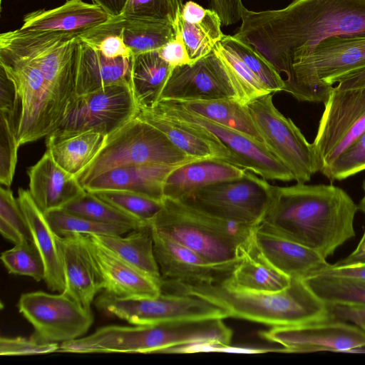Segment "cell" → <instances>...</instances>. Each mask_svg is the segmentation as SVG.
Instances as JSON below:
<instances>
[{
    "label": "cell",
    "instance_id": "obj_2",
    "mask_svg": "<svg viewBox=\"0 0 365 365\" xmlns=\"http://www.w3.org/2000/svg\"><path fill=\"white\" fill-rule=\"evenodd\" d=\"M358 205L331 184L273 186L261 227L306 246L324 258L355 236Z\"/></svg>",
    "mask_w": 365,
    "mask_h": 365
},
{
    "label": "cell",
    "instance_id": "obj_36",
    "mask_svg": "<svg viewBox=\"0 0 365 365\" xmlns=\"http://www.w3.org/2000/svg\"><path fill=\"white\" fill-rule=\"evenodd\" d=\"M304 281L329 307L365 309V279L319 273Z\"/></svg>",
    "mask_w": 365,
    "mask_h": 365
},
{
    "label": "cell",
    "instance_id": "obj_52",
    "mask_svg": "<svg viewBox=\"0 0 365 365\" xmlns=\"http://www.w3.org/2000/svg\"><path fill=\"white\" fill-rule=\"evenodd\" d=\"M334 86L337 90L365 88V68L349 73L336 78Z\"/></svg>",
    "mask_w": 365,
    "mask_h": 365
},
{
    "label": "cell",
    "instance_id": "obj_34",
    "mask_svg": "<svg viewBox=\"0 0 365 365\" xmlns=\"http://www.w3.org/2000/svg\"><path fill=\"white\" fill-rule=\"evenodd\" d=\"M123 38L133 56L155 51L176 36L175 26L168 22L113 17L106 22Z\"/></svg>",
    "mask_w": 365,
    "mask_h": 365
},
{
    "label": "cell",
    "instance_id": "obj_19",
    "mask_svg": "<svg viewBox=\"0 0 365 365\" xmlns=\"http://www.w3.org/2000/svg\"><path fill=\"white\" fill-rule=\"evenodd\" d=\"M253 242L254 250L262 259L291 279L304 280L330 265L316 251L259 225L255 227Z\"/></svg>",
    "mask_w": 365,
    "mask_h": 365
},
{
    "label": "cell",
    "instance_id": "obj_17",
    "mask_svg": "<svg viewBox=\"0 0 365 365\" xmlns=\"http://www.w3.org/2000/svg\"><path fill=\"white\" fill-rule=\"evenodd\" d=\"M262 338L282 346L279 352L331 351L365 352V331L336 318L298 325L273 327L259 332Z\"/></svg>",
    "mask_w": 365,
    "mask_h": 365
},
{
    "label": "cell",
    "instance_id": "obj_12",
    "mask_svg": "<svg viewBox=\"0 0 365 365\" xmlns=\"http://www.w3.org/2000/svg\"><path fill=\"white\" fill-rule=\"evenodd\" d=\"M150 108L207 133L229 150L235 158L238 167L259 175L267 180H294L290 170L263 143L233 128L192 113L173 101L160 100Z\"/></svg>",
    "mask_w": 365,
    "mask_h": 365
},
{
    "label": "cell",
    "instance_id": "obj_53",
    "mask_svg": "<svg viewBox=\"0 0 365 365\" xmlns=\"http://www.w3.org/2000/svg\"><path fill=\"white\" fill-rule=\"evenodd\" d=\"M128 0H92L93 4L101 7L111 17L121 16Z\"/></svg>",
    "mask_w": 365,
    "mask_h": 365
},
{
    "label": "cell",
    "instance_id": "obj_27",
    "mask_svg": "<svg viewBox=\"0 0 365 365\" xmlns=\"http://www.w3.org/2000/svg\"><path fill=\"white\" fill-rule=\"evenodd\" d=\"M175 26L185 46L190 64L211 53L225 35L218 14L192 1L183 4Z\"/></svg>",
    "mask_w": 365,
    "mask_h": 365
},
{
    "label": "cell",
    "instance_id": "obj_48",
    "mask_svg": "<svg viewBox=\"0 0 365 365\" xmlns=\"http://www.w3.org/2000/svg\"><path fill=\"white\" fill-rule=\"evenodd\" d=\"M207 1L210 9L215 11L220 16L222 26H230L240 21L246 9L242 0Z\"/></svg>",
    "mask_w": 365,
    "mask_h": 365
},
{
    "label": "cell",
    "instance_id": "obj_31",
    "mask_svg": "<svg viewBox=\"0 0 365 365\" xmlns=\"http://www.w3.org/2000/svg\"><path fill=\"white\" fill-rule=\"evenodd\" d=\"M107 137L92 130L63 137L48 135L46 150L61 168L77 177L96 158Z\"/></svg>",
    "mask_w": 365,
    "mask_h": 365
},
{
    "label": "cell",
    "instance_id": "obj_46",
    "mask_svg": "<svg viewBox=\"0 0 365 365\" xmlns=\"http://www.w3.org/2000/svg\"><path fill=\"white\" fill-rule=\"evenodd\" d=\"M0 222L13 229L24 241H32L29 227L18 199L14 197L9 187L3 186L0 190Z\"/></svg>",
    "mask_w": 365,
    "mask_h": 365
},
{
    "label": "cell",
    "instance_id": "obj_8",
    "mask_svg": "<svg viewBox=\"0 0 365 365\" xmlns=\"http://www.w3.org/2000/svg\"><path fill=\"white\" fill-rule=\"evenodd\" d=\"M195 160L178 148L161 130L136 115L108 135L103 147L76 177L84 187L115 168L140 164L181 165Z\"/></svg>",
    "mask_w": 365,
    "mask_h": 365
},
{
    "label": "cell",
    "instance_id": "obj_55",
    "mask_svg": "<svg viewBox=\"0 0 365 365\" xmlns=\"http://www.w3.org/2000/svg\"><path fill=\"white\" fill-rule=\"evenodd\" d=\"M362 189H363L364 195H363V197L361 199L359 203L357 205H358V209L365 214V180L363 181V183H362ZM361 238H365V230L363 233Z\"/></svg>",
    "mask_w": 365,
    "mask_h": 365
},
{
    "label": "cell",
    "instance_id": "obj_21",
    "mask_svg": "<svg viewBox=\"0 0 365 365\" xmlns=\"http://www.w3.org/2000/svg\"><path fill=\"white\" fill-rule=\"evenodd\" d=\"M86 245L101 274L103 290L119 298H153L162 292L160 284L133 267L91 236Z\"/></svg>",
    "mask_w": 365,
    "mask_h": 365
},
{
    "label": "cell",
    "instance_id": "obj_30",
    "mask_svg": "<svg viewBox=\"0 0 365 365\" xmlns=\"http://www.w3.org/2000/svg\"><path fill=\"white\" fill-rule=\"evenodd\" d=\"M95 241L142 273L161 284V274L155 259L150 223L130 230L125 236L90 235Z\"/></svg>",
    "mask_w": 365,
    "mask_h": 365
},
{
    "label": "cell",
    "instance_id": "obj_9",
    "mask_svg": "<svg viewBox=\"0 0 365 365\" xmlns=\"http://www.w3.org/2000/svg\"><path fill=\"white\" fill-rule=\"evenodd\" d=\"M272 93L250 101L247 107L267 149L290 170L297 182L306 183L320 171L319 159L313 143L274 106Z\"/></svg>",
    "mask_w": 365,
    "mask_h": 365
},
{
    "label": "cell",
    "instance_id": "obj_7",
    "mask_svg": "<svg viewBox=\"0 0 365 365\" xmlns=\"http://www.w3.org/2000/svg\"><path fill=\"white\" fill-rule=\"evenodd\" d=\"M364 68L365 36H332L292 66L284 91L300 101L324 103L336 78Z\"/></svg>",
    "mask_w": 365,
    "mask_h": 365
},
{
    "label": "cell",
    "instance_id": "obj_50",
    "mask_svg": "<svg viewBox=\"0 0 365 365\" xmlns=\"http://www.w3.org/2000/svg\"><path fill=\"white\" fill-rule=\"evenodd\" d=\"M329 307L334 318L350 321L365 331V309L340 306Z\"/></svg>",
    "mask_w": 365,
    "mask_h": 365
},
{
    "label": "cell",
    "instance_id": "obj_6",
    "mask_svg": "<svg viewBox=\"0 0 365 365\" xmlns=\"http://www.w3.org/2000/svg\"><path fill=\"white\" fill-rule=\"evenodd\" d=\"M0 41L37 65L51 95L61 125L77 98L81 38L71 34L24 31L19 29L2 33Z\"/></svg>",
    "mask_w": 365,
    "mask_h": 365
},
{
    "label": "cell",
    "instance_id": "obj_37",
    "mask_svg": "<svg viewBox=\"0 0 365 365\" xmlns=\"http://www.w3.org/2000/svg\"><path fill=\"white\" fill-rule=\"evenodd\" d=\"M220 43L237 56L269 92L284 91L285 83L281 74L250 43L236 35H224Z\"/></svg>",
    "mask_w": 365,
    "mask_h": 365
},
{
    "label": "cell",
    "instance_id": "obj_38",
    "mask_svg": "<svg viewBox=\"0 0 365 365\" xmlns=\"http://www.w3.org/2000/svg\"><path fill=\"white\" fill-rule=\"evenodd\" d=\"M63 209L96 222L123 225L132 230L139 229L149 224L121 211L88 191Z\"/></svg>",
    "mask_w": 365,
    "mask_h": 365
},
{
    "label": "cell",
    "instance_id": "obj_45",
    "mask_svg": "<svg viewBox=\"0 0 365 365\" xmlns=\"http://www.w3.org/2000/svg\"><path fill=\"white\" fill-rule=\"evenodd\" d=\"M213 50L225 60L233 71L243 88L247 103L271 93L237 56L224 47L220 42L216 44Z\"/></svg>",
    "mask_w": 365,
    "mask_h": 365
},
{
    "label": "cell",
    "instance_id": "obj_33",
    "mask_svg": "<svg viewBox=\"0 0 365 365\" xmlns=\"http://www.w3.org/2000/svg\"><path fill=\"white\" fill-rule=\"evenodd\" d=\"M292 279L278 271L255 250L245 254L228 277L222 282L226 286L250 292H277L287 288Z\"/></svg>",
    "mask_w": 365,
    "mask_h": 365
},
{
    "label": "cell",
    "instance_id": "obj_3",
    "mask_svg": "<svg viewBox=\"0 0 365 365\" xmlns=\"http://www.w3.org/2000/svg\"><path fill=\"white\" fill-rule=\"evenodd\" d=\"M165 293L197 297L225 310L234 317L281 327L307 324L333 318L330 308L318 298L304 280L292 279L290 284L277 292H258L229 287L222 282L189 284L161 280Z\"/></svg>",
    "mask_w": 365,
    "mask_h": 365
},
{
    "label": "cell",
    "instance_id": "obj_24",
    "mask_svg": "<svg viewBox=\"0 0 365 365\" xmlns=\"http://www.w3.org/2000/svg\"><path fill=\"white\" fill-rule=\"evenodd\" d=\"M136 116L161 130L178 148L191 158H215L237 165L235 158L229 150L202 130L150 108H138Z\"/></svg>",
    "mask_w": 365,
    "mask_h": 365
},
{
    "label": "cell",
    "instance_id": "obj_5",
    "mask_svg": "<svg viewBox=\"0 0 365 365\" xmlns=\"http://www.w3.org/2000/svg\"><path fill=\"white\" fill-rule=\"evenodd\" d=\"M0 68L11 83V125L19 145L52 133L59 125L55 105L43 76L29 57L0 41Z\"/></svg>",
    "mask_w": 365,
    "mask_h": 365
},
{
    "label": "cell",
    "instance_id": "obj_18",
    "mask_svg": "<svg viewBox=\"0 0 365 365\" xmlns=\"http://www.w3.org/2000/svg\"><path fill=\"white\" fill-rule=\"evenodd\" d=\"M152 233L154 254L163 279L210 284L223 281L232 271L210 264L192 250L153 228Z\"/></svg>",
    "mask_w": 365,
    "mask_h": 365
},
{
    "label": "cell",
    "instance_id": "obj_44",
    "mask_svg": "<svg viewBox=\"0 0 365 365\" xmlns=\"http://www.w3.org/2000/svg\"><path fill=\"white\" fill-rule=\"evenodd\" d=\"M365 170V130L322 173L331 182Z\"/></svg>",
    "mask_w": 365,
    "mask_h": 365
},
{
    "label": "cell",
    "instance_id": "obj_28",
    "mask_svg": "<svg viewBox=\"0 0 365 365\" xmlns=\"http://www.w3.org/2000/svg\"><path fill=\"white\" fill-rule=\"evenodd\" d=\"M247 170L220 159L195 160L173 169L167 176L164 197L180 200L193 190L242 177Z\"/></svg>",
    "mask_w": 365,
    "mask_h": 365
},
{
    "label": "cell",
    "instance_id": "obj_29",
    "mask_svg": "<svg viewBox=\"0 0 365 365\" xmlns=\"http://www.w3.org/2000/svg\"><path fill=\"white\" fill-rule=\"evenodd\" d=\"M132 61L133 56L107 58L98 49L81 41L77 76V96L114 84H130Z\"/></svg>",
    "mask_w": 365,
    "mask_h": 365
},
{
    "label": "cell",
    "instance_id": "obj_1",
    "mask_svg": "<svg viewBox=\"0 0 365 365\" xmlns=\"http://www.w3.org/2000/svg\"><path fill=\"white\" fill-rule=\"evenodd\" d=\"M241 20L235 35L287 78L292 66L322 41L336 36H365V0H292L280 9H245Z\"/></svg>",
    "mask_w": 365,
    "mask_h": 365
},
{
    "label": "cell",
    "instance_id": "obj_15",
    "mask_svg": "<svg viewBox=\"0 0 365 365\" xmlns=\"http://www.w3.org/2000/svg\"><path fill=\"white\" fill-rule=\"evenodd\" d=\"M138 110L129 83L108 86L77 96L61 125L49 135L63 137L92 130L108 135L135 117Z\"/></svg>",
    "mask_w": 365,
    "mask_h": 365
},
{
    "label": "cell",
    "instance_id": "obj_23",
    "mask_svg": "<svg viewBox=\"0 0 365 365\" xmlns=\"http://www.w3.org/2000/svg\"><path fill=\"white\" fill-rule=\"evenodd\" d=\"M113 17L101 7L83 0H67L52 9H39L25 15L24 31L58 32L80 35Z\"/></svg>",
    "mask_w": 365,
    "mask_h": 365
},
{
    "label": "cell",
    "instance_id": "obj_49",
    "mask_svg": "<svg viewBox=\"0 0 365 365\" xmlns=\"http://www.w3.org/2000/svg\"><path fill=\"white\" fill-rule=\"evenodd\" d=\"M163 60L173 68L190 64L189 56L179 34L158 50Z\"/></svg>",
    "mask_w": 365,
    "mask_h": 365
},
{
    "label": "cell",
    "instance_id": "obj_51",
    "mask_svg": "<svg viewBox=\"0 0 365 365\" xmlns=\"http://www.w3.org/2000/svg\"><path fill=\"white\" fill-rule=\"evenodd\" d=\"M321 273L365 279V263L349 265L330 264Z\"/></svg>",
    "mask_w": 365,
    "mask_h": 365
},
{
    "label": "cell",
    "instance_id": "obj_47",
    "mask_svg": "<svg viewBox=\"0 0 365 365\" xmlns=\"http://www.w3.org/2000/svg\"><path fill=\"white\" fill-rule=\"evenodd\" d=\"M58 343L41 342L33 339L17 336L0 338L1 356H26L44 354L58 351Z\"/></svg>",
    "mask_w": 365,
    "mask_h": 365
},
{
    "label": "cell",
    "instance_id": "obj_22",
    "mask_svg": "<svg viewBox=\"0 0 365 365\" xmlns=\"http://www.w3.org/2000/svg\"><path fill=\"white\" fill-rule=\"evenodd\" d=\"M29 193L44 213L61 210L86 192L76 176L61 168L46 150L28 170Z\"/></svg>",
    "mask_w": 365,
    "mask_h": 365
},
{
    "label": "cell",
    "instance_id": "obj_54",
    "mask_svg": "<svg viewBox=\"0 0 365 365\" xmlns=\"http://www.w3.org/2000/svg\"><path fill=\"white\" fill-rule=\"evenodd\" d=\"M365 263V238H361L356 249L347 257L334 265H349Z\"/></svg>",
    "mask_w": 365,
    "mask_h": 365
},
{
    "label": "cell",
    "instance_id": "obj_20",
    "mask_svg": "<svg viewBox=\"0 0 365 365\" xmlns=\"http://www.w3.org/2000/svg\"><path fill=\"white\" fill-rule=\"evenodd\" d=\"M56 242L61 261L65 288L62 293L91 309L103 282L86 245L85 235L61 237Z\"/></svg>",
    "mask_w": 365,
    "mask_h": 365
},
{
    "label": "cell",
    "instance_id": "obj_35",
    "mask_svg": "<svg viewBox=\"0 0 365 365\" xmlns=\"http://www.w3.org/2000/svg\"><path fill=\"white\" fill-rule=\"evenodd\" d=\"M184 109L263 143L247 105L233 99L174 101Z\"/></svg>",
    "mask_w": 365,
    "mask_h": 365
},
{
    "label": "cell",
    "instance_id": "obj_11",
    "mask_svg": "<svg viewBox=\"0 0 365 365\" xmlns=\"http://www.w3.org/2000/svg\"><path fill=\"white\" fill-rule=\"evenodd\" d=\"M102 313L133 325H149L177 320L227 318L225 310L188 294L161 292L153 298H119L103 291L95 300Z\"/></svg>",
    "mask_w": 365,
    "mask_h": 365
},
{
    "label": "cell",
    "instance_id": "obj_40",
    "mask_svg": "<svg viewBox=\"0 0 365 365\" xmlns=\"http://www.w3.org/2000/svg\"><path fill=\"white\" fill-rule=\"evenodd\" d=\"M1 260L11 274L29 277L36 282L44 279V263L32 241L22 242L4 251Z\"/></svg>",
    "mask_w": 365,
    "mask_h": 365
},
{
    "label": "cell",
    "instance_id": "obj_16",
    "mask_svg": "<svg viewBox=\"0 0 365 365\" xmlns=\"http://www.w3.org/2000/svg\"><path fill=\"white\" fill-rule=\"evenodd\" d=\"M319 123L313 145L323 172L365 130V88L333 86Z\"/></svg>",
    "mask_w": 365,
    "mask_h": 365
},
{
    "label": "cell",
    "instance_id": "obj_32",
    "mask_svg": "<svg viewBox=\"0 0 365 365\" xmlns=\"http://www.w3.org/2000/svg\"><path fill=\"white\" fill-rule=\"evenodd\" d=\"M173 68L158 50L133 56L130 84L138 108H152L159 101Z\"/></svg>",
    "mask_w": 365,
    "mask_h": 365
},
{
    "label": "cell",
    "instance_id": "obj_14",
    "mask_svg": "<svg viewBox=\"0 0 365 365\" xmlns=\"http://www.w3.org/2000/svg\"><path fill=\"white\" fill-rule=\"evenodd\" d=\"M217 99H233L247 103L243 88L233 71L213 50L192 64L175 67L159 101Z\"/></svg>",
    "mask_w": 365,
    "mask_h": 365
},
{
    "label": "cell",
    "instance_id": "obj_41",
    "mask_svg": "<svg viewBox=\"0 0 365 365\" xmlns=\"http://www.w3.org/2000/svg\"><path fill=\"white\" fill-rule=\"evenodd\" d=\"M93 193L103 201L146 223L153 219L163 206V201L129 191L111 190Z\"/></svg>",
    "mask_w": 365,
    "mask_h": 365
},
{
    "label": "cell",
    "instance_id": "obj_4",
    "mask_svg": "<svg viewBox=\"0 0 365 365\" xmlns=\"http://www.w3.org/2000/svg\"><path fill=\"white\" fill-rule=\"evenodd\" d=\"M150 227L192 250L212 264L233 269L253 250L257 225L225 220L164 197Z\"/></svg>",
    "mask_w": 365,
    "mask_h": 365
},
{
    "label": "cell",
    "instance_id": "obj_43",
    "mask_svg": "<svg viewBox=\"0 0 365 365\" xmlns=\"http://www.w3.org/2000/svg\"><path fill=\"white\" fill-rule=\"evenodd\" d=\"M11 111L0 110V182L9 187L15 174L20 146L11 125Z\"/></svg>",
    "mask_w": 365,
    "mask_h": 365
},
{
    "label": "cell",
    "instance_id": "obj_10",
    "mask_svg": "<svg viewBox=\"0 0 365 365\" xmlns=\"http://www.w3.org/2000/svg\"><path fill=\"white\" fill-rule=\"evenodd\" d=\"M272 195L273 185L247 170L241 178L200 187L178 200L217 217L257 225Z\"/></svg>",
    "mask_w": 365,
    "mask_h": 365
},
{
    "label": "cell",
    "instance_id": "obj_42",
    "mask_svg": "<svg viewBox=\"0 0 365 365\" xmlns=\"http://www.w3.org/2000/svg\"><path fill=\"white\" fill-rule=\"evenodd\" d=\"M183 4L182 0H128L121 16L175 26Z\"/></svg>",
    "mask_w": 365,
    "mask_h": 365
},
{
    "label": "cell",
    "instance_id": "obj_26",
    "mask_svg": "<svg viewBox=\"0 0 365 365\" xmlns=\"http://www.w3.org/2000/svg\"><path fill=\"white\" fill-rule=\"evenodd\" d=\"M18 201L29 227L32 241L39 252L45 267V282L52 292H63L65 279L56 242V234L45 214L36 205L29 191L20 187Z\"/></svg>",
    "mask_w": 365,
    "mask_h": 365
},
{
    "label": "cell",
    "instance_id": "obj_13",
    "mask_svg": "<svg viewBox=\"0 0 365 365\" xmlns=\"http://www.w3.org/2000/svg\"><path fill=\"white\" fill-rule=\"evenodd\" d=\"M19 312L32 325L31 337L41 342H65L83 336L93 323L91 309L60 292L42 291L22 294Z\"/></svg>",
    "mask_w": 365,
    "mask_h": 365
},
{
    "label": "cell",
    "instance_id": "obj_25",
    "mask_svg": "<svg viewBox=\"0 0 365 365\" xmlns=\"http://www.w3.org/2000/svg\"><path fill=\"white\" fill-rule=\"evenodd\" d=\"M179 165L150 163L118 167L93 178L84 189L91 192L125 190L163 201L165 179Z\"/></svg>",
    "mask_w": 365,
    "mask_h": 365
},
{
    "label": "cell",
    "instance_id": "obj_39",
    "mask_svg": "<svg viewBox=\"0 0 365 365\" xmlns=\"http://www.w3.org/2000/svg\"><path fill=\"white\" fill-rule=\"evenodd\" d=\"M45 216L54 232L61 237L81 235H122L133 230L130 227L102 223L77 215L63 209L50 211Z\"/></svg>",
    "mask_w": 365,
    "mask_h": 365
}]
</instances>
